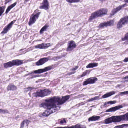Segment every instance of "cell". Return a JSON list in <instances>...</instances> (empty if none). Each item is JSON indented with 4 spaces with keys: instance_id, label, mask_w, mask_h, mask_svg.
I'll return each mask as SVG.
<instances>
[{
    "instance_id": "1",
    "label": "cell",
    "mask_w": 128,
    "mask_h": 128,
    "mask_svg": "<svg viewBox=\"0 0 128 128\" xmlns=\"http://www.w3.org/2000/svg\"><path fill=\"white\" fill-rule=\"evenodd\" d=\"M70 98L69 95L62 96H54L44 100V101L40 105L41 107L45 109H49L62 105L69 100Z\"/></svg>"
},
{
    "instance_id": "2",
    "label": "cell",
    "mask_w": 128,
    "mask_h": 128,
    "mask_svg": "<svg viewBox=\"0 0 128 128\" xmlns=\"http://www.w3.org/2000/svg\"><path fill=\"white\" fill-rule=\"evenodd\" d=\"M108 10L107 8H102L94 11L91 14V16L89 18L88 21L89 22H92L95 19L98 17H102L104 16L107 14Z\"/></svg>"
},
{
    "instance_id": "3",
    "label": "cell",
    "mask_w": 128,
    "mask_h": 128,
    "mask_svg": "<svg viewBox=\"0 0 128 128\" xmlns=\"http://www.w3.org/2000/svg\"><path fill=\"white\" fill-rule=\"evenodd\" d=\"M128 121V113L122 116H113L104 120V123L110 124L112 122H119L122 121Z\"/></svg>"
},
{
    "instance_id": "4",
    "label": "cell",
    "mask_w": 128,
    "mask_h": 128,
    "mask_svg": "<svg viewBox=\"0 0 128 128\" xmlns=\"http://www.w3.org/2000/svg\"><path fill=\"white\" fill-rule=\"evenodd\" d=\"M51 90L49 89L44 88L40 90L33 93V96L35 97H40L43 98L45 96L49 95L52 93Z\"/></svg>"
},
{
    "instance_id": "5",
    "label": "cell",
    "mask_w": 128,
    "mask_h": 128,
    "mask_svg": "<svg viewBox=\"0 0 128 128\" xmlns=\"http://www.w3.org/2000/svg\"><path fill=\"white\" fill-rule=\"evenodd\" d=\"M23 64V61L22 60L19 59H16L13 60L9 62H7L4 64V67L5 68H11L14 66H18L22 64Z\"/></svg>"
},
{
    "instance_id": "6",
    "label": "cell",
    "mask_w": 128,
    "mask_h": 128,
    "mask_svg": "<svg viewBox=\"0 0 128 128\" xmlns=\"http://www.w3.org/2000/svg\"><path fill=\"white\" fill-rule=\"evenodd\" d=\"M41 12L39 11V12H36L35 11L33 14L30 16V19H29V22H28V24L29 26H32V25L34 24L37 20L38 19L40 15Z\"/></svg>"
},
{
    "instance_id": "7",
    "label": "cell",
    "mask_w": 128,
    "mask_h": 128,
    "mask_svg": "<svg viewBox=\"0 0 128 128\" xmlns=\"http://www.w3.org/2000/svg\"><path fill=\"white\" fill-rule=\"evenodd\" d=\"M60 108H61V107L58 106L53 108L47 109V110L44 111L40 115V116H43V117H47V116H49L52 114L58 111L60 109Z\"/></svg>"
},
{
    "instance_id": "8",
    "label": "cell",
    "mask_w": 128,
    "mask_h": 128,
    "mask_svg": "<svg viewBox=\"0 0 128 128\" xmlns=\"http://www.w3.org/2000/svg\"><path fill=\"white\" fill-rule=\"evenodd\" d=\"M128 23V16L127 15L120 19L116 25V28L117 29L119 30L122 28L124 26L127 24Z\"/></svg>"
},
{
    "instance_id": "9",
    "label": "cell",
    "mask_w": 128,
    "mask_h": 128,
    "mask_svg": "<svg viewBox=\"0 0 128 128\" xmlns=\"http://www.w3.org/2000/svg\"><path fill=\"white\" fill-rule=\"evenodd\" d=\"M127 4L125 3V4H123L119 5V6H118L116 7L115 8H113V9L112 10V11H111V13H110V15L109 17H111L115 16L118 12L120 11L122 8H124L125 7L127 6Z\"/></svg>"
},
{
    "instance_id": "10",
    "label": "cell",
    "mask_w": 128,
    "mask_h": 128,
    "mask_svg": "<svg viewBox=\"0 0 128 128\" xmlns=\"http://www.w3.org/2000/svg\"><path fill=\"white\" fill-rule=\"evenodd\" d=\"M115 23L114 19L110 20L106 22H103L100 23L98 28H103L109 26H113Z\"/></svg>"
},
{
    "instance_id": "11",
    "label": "cell",
    "mask_w": 128,
    "mask_h": 128,
    "mask_svg": "<svg viewBox=\"0 0 128 128\" xmlns=\"http://www.w3.org/2000/svg\"><path fill=\"white\" fill-rule=\"evenodd\" d=\"M98 78L96 77H92L88 78L83 83V86H85L88 84H94L97 81Z\"/></svg>"
},
{
    "instance_id": "12",
    "label": "cell",
    "mask_w": 128,
    "mask_h": 128,
    "mask_svg": "<svg viewBox=\"0 0 128 128\" xmlns=\"http://www.w3.org/2000/svg\"><path fill=\"white\" fill-rule=\"evenodd\" d=\"M16 20H14L13 21H12V22H11L8 24L4 28L3 30L2 31L1 33V34H4L7 33L11 29V28L13 27V25L16 22Z\"/></svg>"
},
{
    "instance_id": "13",
    "label": "cell",
    "mask_w": 128,
    "mask_h": 128,
    "mask_svg": "<svg viewBox=\"0 0 128 128\" xmlns=\"http://www.w3.org/2000/svg\"><path fill=\"white\" fill-rule=\"evenodd\" d=\"M76 43L74 40H70L68 43L67 47L66 49V51L67 52H71L76 47Z\"/></svg>"
},
{
    "instance_id": "14",
    "label": "cell",
    "mask_w": 128,
    "mask_h": 128,
    "mask_svg": "<svg viewBox=\"0 0 128 128\" xmlns=\"http://www.w3.org/2000/svg\"><path fill=\"white\" fill-rule=\"evenodd\" d=\"M50 4L48 0H43L40 4L39 8L41 10H48L49 9Z\"/></svg>"
},
{
    "instance_id": "15",
    "label": "cell",
    "mask_w": 128,
    "mask_h": 128,
    "mask_svg": "<svg viewBox=\"0 0 128 128\" xmlns=\"http://www.w3.org/2000/svg\"><path fill=\"white\" fill-rule=\"evenodd\" d=\"M53 68L52 66H49L46 67L44 68H41V69H38L34 72V73L35 74H41L44 72H47L50 70H51Z\"/></svg>"
},
{
    "instance_id": "16",
    "label": "cell",
    "mask_w": 128,
    "mask_h": 128,
    "mask_svg": "<svg viewBox=\"0 0 128 128\" xmlns=\"http://www.w3.org/2000/svg\"><path fill=\"white\" fill-rule=\"evenodd\" d=\"M51 45L50 43H42L35 46V48L40 49H46L50 46Z\"/></svg>"
},
{
    "instance_id": "17",
    "label": "cell",
    "mask_w": 128,
    "mask_h": 128,
    "mask_svg": "<svg viewBox=\"0 0 128 128\" xmlns=\"http://www.w3.org/2000/svg\"><path fill=\"white\" fill-rule=\"evenodd\" d=\"M50 60L49 58H40L39 60L36 63V65L40 66L44 64Z\"/></svg>"
},
{
    "instance_id": "18",
    "label": "cell",
    "mask_w": 128,
    "mask_h": 128,
    "mask_svg": "<svg viewBox=\"0 0 128 128\" xmlns=\"http://www.w3.org/2000/svg\"><path fill=\"white\" fill-rule=\"evenodd\" d=\"M122 108H123V106L122 105H118V106L113 107L107 110H106V112H115V111H116V110L121 109Z\"/></svg>"
},
{
    "instance_id": "19",
    "label": "cell",
    "mask_w": 128,
    "mask_h": 128,
    "mask_svg": "<svg viewBox=\"0 0 128 128\" xmlns=\"http://www.w3.org/2000/svg\"><path fill=\"white\" fill-rule=\"evenodd\" d=\"M17 88L16 86L13 84H10L7 87L8 91H15L17 90Z\"/></svg>"
},
{
    "instance_id": "20",
    "label": "cell",
    "mask_w": 128,
    "mask_h": 128,
    "mask_svg": "<svg viewBox=\"0 0 128 128\" xmlns=\"http://www.w3.org/2000/svg\"><path fill=\"white\" fill-rule=\"evenodd\" d=\"M116 93V92L114 91H111L110 92H107V93H106L105 94L103 95L102 96V98H109V97H110L112 96L113 95L115 94Z\"/></svg>"
},
{
    "instance_id": "21",
    "label": "cell",
    "mask_w": 128,
    "mask_h": 128,
    "mask_svg": "<svg viewBox=\"0 0 128 128\" xmlns=\"http://www.w3.org/2000/svg\"><path fill=\"white\" fill-rule=\"evenodd\" d=\"M17 2H14V4H11L10 5L8 6L7 8V10H6L5 14H8L9 12L11 10V9L14 8L17 5Z\"/></svg>"
},
{
    "instance_id": "22",
    "label": "cell",
    "mask_w": 128,
    "mask_h": 128,
    "mask_svg": "<svg viewBox=\"0 0 128 128\" xmlns=\"http://www.w3.org/2000/svg\"><path fill=\"white\" fill-rule=\"evenodd\" d=\"M98 65V64L95 62H93V63H91L90 64H88L86 66V68H95V67H97Z\"/></svg>"
},
{
    "instance_id": "23",
    "label": "cell",
    "mask_w": 128,
    "mask_h": 128,
    "mask_svg": "<svg viewBox=\"0 0 128 128\" xmlns=\"http://www.w3.org/2000/svg\"><path fill=\"white\" fill-rule=\"evenodd\" d=\"M86 128V127L84 126L81 125H77L74 126H71L70 127H64V128Z\"/></svg>"
},
{
    "instance_id": "24",
    "label": "cell",
    "mask_w": 128,
    "mask_h": 128,
    "mask_svg": "<svg viewBox=\"0 0 128 128\" xmlns=\"http://www.w3.org/2000/svg\"><path fill=\"white\" fill-rule=\"evenodd\" d=\"M49 28V25L48 24H46L44 25L42 28L40 30V34H43L44 32L46 31L48 29V28Z\"/></svg>"
},
{
    "instance_id": "25",
    "label": "cell",
    "mask_w": 128,
    "mask_h": 128,
    "mask_svg": "<svg viewBox=\"0 0 128 128\" xmlns=\"http://www.w3.org/2000/svg\"><path fill=\"white\" fill-rule=\"evenodd\" d=\"M100 118V116H92L90 117L88 119V121L89 122H94V121H97Z\"/></svg>"
},
{
    "instance_id": "26",
    "label": "cell",
    "mask_w": 128,
    "mask_h": 128,
    "mask_svg": "<svg viewBox=\"0 0 128 128\" xmlns=\"http://www.w3.org/2000/svg\"><path fill=\"white\" fill-rule=\"evenodd\" d=\"M91 70H86L78 78H80L83 77L85 76L86 75H87V74H89V73H90L91 71Z\"/></svg>"
},
{
    "instance_id": "27",
    "label": "cell",
    "mask_w": 128,
    "mask_h": 128,
    "mask_svg": "<svg viewBox=\"0 0 128 128\" xmlns=\"http://www.w3.org/2000/svg\"><path fill=\"white\" fill-rule=\"evenodd\" d=\"M116 103V101H109L108 102H106L104 104V106H106L108 105H112V104H114Z\"/></svg>"
},
{
    "instance_id": "28",
    "label": "cell",
    "mask_w": 128,
    "mask_h": 128,
    "mask_svg": "<svg viewBox=\"0 0 128 128\" xmlns=\"http://www.w3.org/2000/svg\"><path fill=\"white\" fill-rule=\"evenodd\" d=\"M5 8H6V6H0V16H2L5 10Z\"/></svg>"
},
{
    "instance_id": "29",
    "label": "cell",
    "mask_w": 128,
    "mask_h": 128,
    "mask_svg": "<svg viewBox=\"0 0 128 128\" xmlns=\"http://www.w3.org/2000/svg\"><path fill=\"white\" fill-rule=\"evenodd\" d=\"M65 0L70 4L79 3L80 2V0Z\"/></svg>"
},
{
    "instance_id": "30",
    "label": "cell",
    "mask_w": 128,
    "mask_h": 128,
    "mask_svg": "<svg viewBox=\"0 0 128 128\" xmlns=\"http://www.w3.org/2000/svg\"><path fill=\"white\" fill-rule=\"evenodd\" d=\"M121 40L122 41H126L127 42H128V33L127 32L126 33V34H125L124 37L122 38H121Z\"/></svg>"
},
{
    "instance_id": "31",
    "label": "cell",
    "mask_w": 128,
    "mask_h": 128,
    "mask_svg": "<svg viewBox=\"0 0 128 128\" xmlns=\"http://www.w3.org/2000/svg\"><path fill=\"white\" fill-rule=\"evenodd\" d=\"M127 124H124L121 125L116 126L114 128H127Z\"/></svg>"
},
{
    "instance_id": "32",
    "label": "cell",
    "mask_w": 128,
    "mask_h": 128,
    "mask_svg": "<svg viewBox=\"0 0 128 128\" xmlns=\"http://www.w3.org/2000/svg\"><path fill=\"white\" fill-rule=\"evenodd\" d=\"M29 121L28 120H25V121H23L22 122V124H21V127H20V128H23V126H24V125L26 123H29Z\"/></svg>"
},
{
    "instance_id": "33",
    "label": "cell",
    "mask_w": 128,
    "mask_h": 128,
    "mask_svg": "<svg viewBox=\"0 0 128 128\" xmlns=\"http://www.w3.org/2000/svg\"><path fill=\"white\" fill-rule=\"evenodd\" d=\"M99 96H96V97H94V98H92L89 99V100H88V102L93 101L95 100H98V99H99Z\"/></svg>"
},
{
    "instance_id": "34",
    "label": "cell",
    "mask_w": 128,
    "mask_h": 128,
    "mask_svg": "<svg viewBox=\"0 0 128 128\" xmlns=\"http://www.w3.org/2000/svg\"><path fill=\"white\" fill-rule=\"evenodd\" d=\"M66 123H67V121H66V120L65 119L61 120L59 122V124H66Z\"/></svg>"
},
{
    "instance_id": "35",
    "label": "cell",
    "mask_w": 128,
    "mask_h": 128,
    "mask_svg": "<svg viewBox=\"0 0 128 128\" xmlns=\"http://www.w3.org/2000/svg\"><path fill=\"white\" fill-rule=\"evenodd\" d=\"M128 91H125L124 92H120L119 93V95L123 96L125 95H128Z\"/></svg>"
},
{
    "instance_id": "36",
    "label": "cell",
    "mask_w": 128,
    "mask_h": 128,
    "mask_svg": "<svg viewBox=\"0 0 128 128\" xmlns=\"http://www.w3.org/2000/svg\"><path fill=\"white\" fill-rule=\"evenodd\" d=\"M78 68H79V66H75L73 67L71 70L72 71H75L77 69H78Z\"/></svg>"
},
{
    "instance_id": "37",
    "label": "cell",
    "mask_w": 128,
    "mask_h": 128,
    "mask_svg": "<svg viewBox=\"0 0 128 128\" xmlns=\"http://www.w3.org/2000/svg\"><path fill=\"white\" fill-rule=\"evenodd\" d=\"M128 76L127 75L126 76L124 77V78H122V80H124V82H125L126 81V82H128Z\"/></svg>"
},
{
    "instance_id": "38",
    "label": "cell",
    "mask_w": 128,
    "mask_h": 128,
    "mask_svg": "<svg viewBox=\"0 0 128 128\" xmlns=\"http://www.w3.org/2000/svg\"><path fill=\"white\" fill-rule=\"evenodd\" d=\"M8 112L7 110H0V113H7Z\"/></svg>"
},
{
    "instance_id": "39",
    "label": "cell",
    "mask_w": 128,
    "mask_h": 128,
    "mask_svg": "<svg viewBox=\"0 0 128 128\" xmlns=\"http://www.w3.org/2000/svg\"><path fill=\"white\" fill-rule=\"evenodd\" d=\"M11 1H12V0H5V4H7L10 2Z\"/></svg>"
},
{
    "instance_id": "40",
    "label": "cell",
    "mask_w": 128,
    "mask_h": 128,
    "mask_svg": "<svg viewBox=\"0 0 128 128\" xmlns=\"http://www.w3.org/2000/svg\"><path fill=\"white\" fill-rule=\"evenodd\" d=\"M124 62H127L128 61V58L127 57V58H125L124 59V60L123 61Z\"/></svg>"
},
{
    "instance_id": "41",
    "label": "cell",
    "mask_w": 128,
    "mask_h": 128,
    "mask_svg": "<svg viewBox=\"0 0 128 128\" xmlns=\"http://www.w3.org/2000/svg\"><path fill=\"white\" fill-rule=\"evenodd\" d=\"M75 72H76L75 71H73V72H70V73H70V74H68V75H71V74H74V73H75Z\"/></svg>"
},
{
    "instance_id": "42",
    "label": "cell",
    "mask_w": 128,
    "mask_h": 128,
    "mask_svg": "<svg viewBox=\"0 0 128 128\" xmlns=\"http://www.w3.org/2000/svg\"><path fill=\"white\" fill-rule=\"evenodd\" d=\"M29 0H25V1H24V3H25V4H26V3L28 2L29 1Z\"/></svg>"
},
{
    "instance_id": "43",
    "label": "cell",
    "mask_w": 128,
    "mask_h": 128,
    "mask_svg": "<svg viewBox=\"0 0 128 128\" xmlns=\"http://www.w3.org/2000/svg\"><path fill=\"white\" fill-rule=\"evenodd\" d=\"M124 2H125V3L127 4V3H128V0H125L124 1Z\"/></svg>"
},
{
    "instance_id": "44",
    "label": "cell",
    "mask_w": 128,
    "mask_h": 128,
    "mask_svg": "<svg viewBox=\"0 0 128 128\" xmlns=\"http://www.w3.org/2000/svg\"><path fill=\"white\" fill-rule=\"evenodd\" d=\"M98 0L100 1L101 2H103L105 1L106 0Z\"/></svg>"
},
{
    "instance_id": "45",
    "label": "cell",
    "mask_w": 128,
    "mask_h": 128,
    "mask_svg": "<svg viewBox=\"0 0 128 128\" xmlns=\"http://www.w3.org/2000/svg\"><path fill=\"white\" fill-rule=\"evenodd\" d=\"M120 0V1H122V0Z\"/></svg>"
}]
</instances>
